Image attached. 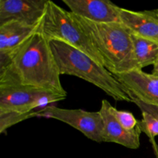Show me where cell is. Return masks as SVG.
<instances>
[{
  "instance_id": "8",
  "label": "cell",
  "mask_w": 158,
  "mask_h": 158,
  "mask_svg": "<svg viewBox=\"0 0 158 158\" xmlns=\"http://www.w3.org/2000/svg\"><path fill=\"white\" fill-rule=\"evenodd\" d=\"M48 0H1L0 25L19 21L31 26L40 25Z\"/></svg>"
},
{
  "instance_id": "16",
  "label": "cell",
  "mask_w": 158,
  "mask_h": 158,
  "mask_svg": "<svg viewBox=\"0 0 158 158\" xmlns=\"http://www.w3.org/2000/svg\"><path fill=\"white\" fill-rule=\"evenodd\" d=\"M108 110L115 120L127 131H132L139 125V120L136 119L132 113L117 110L110 102L108 103Z\"/></svg>"
},
{
  "instance_id": "5",
  "label": "cell",
  "mask_w": 158,
  "mask_h": 158,
  "mask_svg": "<svg viewBox=\"0 0 158 158\" xmlns=\"http://www.w3.org/2000/svg\"><path fill=\"white\" fill-rule=\"evenodd\" d=\"M66 97L46 89L22 85H0V114L29 113L63 100Z\"/></svg>"
},
{
  "instance_id": "18",
  "label": "cell",
  "mask_w": 158,
  "mask_h": 158,
  "mask_svg": "<svg viewBox=\"0 0 158 158\" xmlns=\"http://www.w3.org/2000/svg\"><path fill=\"white\" fill-rule=\"evenodd\" d=\"M145 12L148 14V15H150L151 17H152L154 20L158 23V9H153V10H145Z\"/></svg>"
},
{
  "instance_id": "9",
  "label": "cell",
  "mask_w": 158,
  "mask_h": 158,
  "mask_svg": "<svg viewBox=\"0 0 158 158\" xmlns=\"http://www.w3.org/2000/svg\"><path fill=\"white\" fill-rule=\"evenodd\" d=\"M74 15L97 23H120V6L109 0H63Z\"/></svg>"
},
{
  "instance_id": "4",
  "label": "cell",
  "mask_w": 158,
  "mask_h": 158,
  "mask_svg": "<svg viewBox=\"0 0 158 158\" xmlns=\"http://www.w3.org/2000/svg\"><path fill=\"white\" fill-rule=\"evenodd\" d=\"M39 31L49 40H59L67 43L103 66L100 53L85 31L76 21L72 12L50 0L47 2Z\"/></svg>"
},
{
  "instance_id": "14",
  "label": "cell",
  "mask_w": 158,
  "mask_h": 158,
  "mask_svg": "<svg viewBox=\"0 0 158 158\" xmlns=\"http://www.w3.org/2000/svg\"><path fill=\"white\" fill-rule=\"evenodd\" d=\"M142 120L139 121V126L142 132L146 134L153 143L158 157V148L155 143V137L158 136V119L145 111H141Z\"/></svg>"
},
{
  "instance_id": "3",
  "label": "cell",
  "mask_w": 158,
  "mask_h": 158,
  "mask_svg": "<svg viewBox=\"0 0 158 158\" xmlns=\"http://www.w3.org/2000/svg\"><path fill=\"white\" fill-rule=\"evenodd\" d=\"M49 43L61 75L82 79L100 88L116 101L133 103L123 85L104 66L67 43L59 40H49Z\"/></svg>"
},
{
  "instance_id": "17",
  "label": "cell",
  "mask_w": 158,
  "mask_h": 158,
  "mask_svg": "<svg viewBox=\"0 0 158 158\" xmlns=\"http://www.w3.org/2000/svg\"><path fill=\"white\" fill-rule=\"evenodd\" d=\"M131 99H132L133 103H135V104L138 106V108L140 110L149 113V114H152L153 116H154V117H157L158 119V106L147 104V103H143V102L140 101L139 100L134 98V97H131Z\"/></svg>"
},
{
  "instance_id": "7",
  "label": "cell",
  "mask_w": 158,
  "mask_h": 158,
  "mask_svg": "<svg viewBox=\"0 0 158 158\" xmlns=\"http://www.w3.org/2000/svg\"><path fill=\"white\" fill-rule=\"evenodd\" d=\"M114 76L123 85L131 98L158 106V76L141 69Z\"/></svg>"
},
{
  "instance_id": "19",
  "label": "cell",
  "mask_w": 158,
  "mask_h": 158,
  "mask_svg": "<svg viewBox=\"0 0 158 158\" xmlns=\"http://www.w3.org/2000/svg\"><path fill=\"white\" fill-rule=\"evenodd\" d=\"M152 74L155 76H158V57L156 60L155 63L153 65V70H152Z\"/></svg>"
},
{
  "instance_id": "13",
  "label": "cell",
  "mask_w": 158,
  "mask_h": 158,
  "mask_svg": "<svg viewBox=\"0 0 158 158\" xmlns=\"http://www.w3.org/2000/svg\"><path fill=\"white\" fill-rule=\"evenodd\" d=\"M131 34L137 69H141L155 63L158 57V43Z\"/></svg>"
},
{
  "instance_id": "15",
  "label": "cell",
  "mask_w": 158,
  "mask_h": 158,
  "mask_svg": "<svg viewBox=\"0 0 158 158\" xmlns=\"http://www.w3.org/2000/svg\"><path fill=\"white\" fill-rule=\"evenodd\" d=\"M40 110L29 113H7L0 114V133H6L7 130L13 125L32 117H37Z\"/></svg>"
},
{
  "instance_id": "2",
  "label": "cell",
  "mask_w": 158,
  "mask_h": 158,
  "mask_svg": "<svg viewBox=\"0 0 158 158\" xmlns=\"http://www.w3.org/2000/svg\"><path fill=\"white\" fill-rule=\"evenodd\" d=\"M73 15L99 52L109 72L117 75L137 69L131 34L126 26L120 23H94Z\"/></svg>"
},
{
  "instance_id": "11",
  "label": "cell",
  "mask_w": 158,
  "mask_h": 158,
  "mask_svg": "<svg viewBox=\"0 0 158 158\" xmlns=\"http://www.w3.org/2000/svg\"><path fill=\"white\" fill-rule=\"evenodd\" d=\"M19 21H9L0 25V65L9 60L12 54L39 29Z\"/></svg>"
},
{
  "instance_id": "12",
  "label": "cell",
  "mask_w": 158,
  "mask_h": 158,
  "mask_svg": "<svg viewBox=\"0 0 158 158\" xmlns=\"http://www.w3.org/2000/svg\"><path fill=\"white\" fill-rule=\"evenodd\" d=\"M120 20L132 33L158 43V23L144 11L138 12L120 7Z\"/></svg>"
},
{
  "instance_id": "6",
  "label": "cell",
  "mask_w": 158,
  "mask_h": 158,
  "mask_svg": "<svg viewBox=\"0 0 158 158\" xmlns=\"http://www.w3.org/2000/svg\"><path fill=\"white\" fill-rule=\"evenodd\" d=\"M37 117L54 119L69 125L97 143L103 142V121L100 111L64 109L48 106L40 110Z\"/></svg>"
},
{
  "instance_id": "1",
  "label": "cell",
  "mask_w": 158,
  "mask_h": 158,
  "mask_svg": "<svg viewBox=\"0 0 158 158\" xmlns=\"http://www.w3.org/2000/svg\"><path fill=\"white\" fill-rule=\"evenodd\" d=\"M49 40L37 30L0 65V85H22L67 96Z\"/></svg>"
},
{
  "instance_id": "10",
  "label": "cell",
  "mask_w": 158,
  "mask_h": 158,
  "mask_svg": "<svg viewBox=\"0 0 158 158\" xmlns=\"http://www.w3.org/2000/svg\"><path fill=\"white\" fill-rule=\"evenodd\" d=\"M109 101L103 100L100 113L103 121V142L114 143L127 148L135 150L140 145V137L142 131L140 126L132 131H127L115 120L108 110Z\"/></svg>"
}]
</instances>
